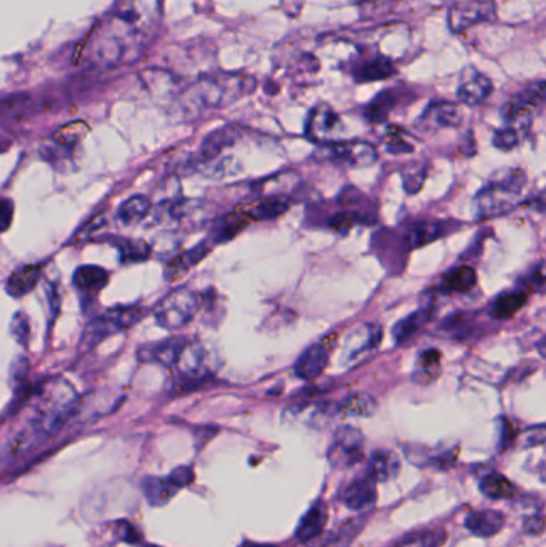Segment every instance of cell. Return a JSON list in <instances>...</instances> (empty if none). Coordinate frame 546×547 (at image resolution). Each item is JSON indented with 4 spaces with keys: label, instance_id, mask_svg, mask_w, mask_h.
Masks as SVG:
<instances>
[{
    "label": "cell",
    "instance_id": "obj_47",
    "mask_svg": "<svg viewBox=\"0 0 546 547\" xmlns=\"http://www.w3.org/2000/svg\"><path fill=\"white\" fill-rule=\"evenodd\" d=\"M170 479L175 482L178 488L188 487L191 482H193L194 474L193 471L189 468H178L170 474Z\"/></svg>",
    "mask_w": 546,
    "mask_h": 547
},
{
    "label": "cell",
    "instance_id": "obj_27",
    "mask_svg": "<svg viewBox=\"0 0 546 547\" xmlns=\"http://www.w3.org/2000/svg\"><path fill=\"white\" fill-rule=\"evenodd\" d=\"M39 280H41V268L39 266H23L9 277L7 293L12 298H23V296L33 292L36 285L39 284Z\"/></svg>",
    "mask_w": 546,
    "mask_h": 547
},
{
    "label": "cell",
    "instance_id": "obj_13",
    "mask_svg": "<svg viewBox=\"0 0 546 547\" xmlns=\"http://www.w3.org/2000/svg\"><path fill=\"white\" fill-rule=\"evenodd\" d=\"M494 92V85L489 77L484 76L474 68H466L458 82V100L468 106H478L484 103Z\"/></svg>",
    "mask_w": 546,
    "mask_h": 547
},
{
    "label": "cell",
    "instance_id": "obj_33",
    "mask_svg": "<svg viewBox=\"0 0 546 547\" xmlns=\"http://www.w3.org/2000/svg\"><path fill=\"white\" fill-rule=\"evenodd\" d=\"M527 303V295L524 292H506L495 298L490 306V316L497 320H505L513 317L521 311Z\"/></svg>",
    "mask_w": 546,
    "mask_h": 547
},
{
    "label": "cell",
    "instance_id": "obj_23",
    "mask_svg": "<svg viewBox=\"0 0 546 547\" xmlns=\"http://www.w3.org/2000/svg\"><path fill=\"white\" fill-rule=\"evenodd\" d=\"M327 520H329V512H327L324 503L314 504L313 508L306 512V516L303 517L302 522L298 525V541L310 543V541L316 540L324 532Z\"/></svg>",
    "mask_w": 546,
    "mask_h": 547
},
{
    "label": "cell",
    "instance_id": "obj_30",
    "mask_svg": "<svg viewBox=\"0 0 546 547\" xmlns=\"http://www.w3.org/2000/svg\"><path fill=\"white\" fill-rule=\"evenodd\" d=\"M431 316H433V309L423 308L418 309L414 314H410L406 319H402L401 322H398V325H396L393 330V336L396 343L404 344L407 343V341L412 340V338L428 324V320L431 319Z\"/></svg>",
    "mask_w": 546,
    "mask_h": 547
},
{
    "label": "cell",
    "instance_id": "obj_29",
    "mask_svg": "<svg viewBox=\"0 0 546 547\" xmlns=\"http://www.w3.org/2000/svg\"><path fill=\"white\" fill-rule=\"evenodd\" d=\"M151 200L146 196H133L124 200L117 208V218L124 226H135L145 220L151 212Z\"/></svg>",
    "mask_w": 546,
    "mask_h": 547
},
{
    "label": "cell",
    "instance_id": "obj_48",
    "mask_svg": "<svg viewBox=\"0 0 546 547\" xmlns=\"http://www.w3.org/2000/svg\"><path fill=\"white\" fill-rule=\"evenodd\" d=\"M543 528H545V522H543L542 516H532L524 520V532L529 535H542Z\"/></svg>",
    "mask_w": 546,
    "mask_h": 547
},
{
    "label": "cell",
    "instance_id": "obj_2",
    "mask_svg": "<svg viewBox=\"0 0 546 547\" xmlns=\"http://www.w3.org/2000/svg\"><path fill=\"white\" fill-rule=\"evenodd\" d=\"M34 410L28 428L18 432L9 444L13 458L25 455L37 442L55 436L79 408V394L61 376L42 381L34 391Z\"/></svg>",
    "mask_w": 546,
    "mask_h": 547
},
{
    "label": "cell",
    "instance_id": "obj_11",
    "mask_svg": "<svg viewBox=\"0 0 546 547\" xmlns=\"http://www.w3.org/2000/svg\"><path fill=\"white\" fill-rule=\"evenodd\" d=\"M342 130V119L327 104H319L311 111L306 122V136L318 144L332 143L335 135Z\"/></svg>",
    "mask_w": 546,
    "mask_h": 547
},
{
    "label": "cell",
    "instance_id": "obj_10",
    "mask_svg": "<svg viewBox=\"0 0 546 547\" xmlns=\"http://www.w3.org/2000/svg\"><path fill=\"white\" fill-rule=\"evenodd\" d=\"M335 336H326L324 340L313 344L303 352L295 362L294 372L300 380H316L329 365L330 352L334 349Z\"/></svg>",
    "mask_w": 546,
    "mask_h": 547
},
{
    "label": "cell",
    "instance_id": "obj_49",
    "mask_svg": "<svg viewBox=\"0 0 546 547\" xmlns=\"http://www.w3.org/2000/svg\"><path fill=\"white\" fill-rule=\"evenodd\" d=\"M241 547H276V546H269V544L250 543V541H247V543L242 544Z\"/></svg>",
    "mask_w": 546,
    "mask_h": 547
},
{
    "label": "cell",
    "instance_id": "obj_21",
    "mask_svg": "<svg viewBox=\"0 0 546 547\" xmlns=\"http://www.w3.org/2000/svg\"><path fill=\"white\" fill-rule=\"evenodd\" d=\"M207 253H209V248H207V245L201 244L194 247L193 250H189V252L175 256L169 263L165 264V280L177 282L181 277H185L189 269H193L196 264L204 260Z\"/></svg>",
    "mask_w": 546,
    "mask_h": 547
},
{
    "label": "cell",
    "instance_id": "obj_45",
    "mask_svg": "<svg viewBox=\"0 0 546 547\" xmlns=\"http://www.w3.org/2000/svg\"><path fill=\"white\" fill-rule=\"evenodd\" d=\"M361 216L358 213L354 212H342L337 213V215L330 220V228L334 229L338 234H345V232L350 231L353 228L354 224L361 223Z\"/></svg>",
    "mask_w": 546,
    "mask_h": 547
},
{
    "label": "cell",
    "instance_id": "obj_28",
    "mask_svg": "<svg viewBox=\"0 0 546 547\" xmlns=\"http://www.w3.org/2000/svg\"><path fill=\"white\" fill-rule=\"evenodd\" d=\"M290 202L286 197L269 196L258 200L257 204L245 208L250 221H268L284 215L289 210Z\"/></svg>",
    "mask_w": 546,
    "mask_h": 547
},
{
    "label": "cell",
    "instance_id": "obj_37",
    "mask_svg": "<svg viewBox=\"0 0 546 547\" xmlns=\"http://www.w3.org/2000/svg\"><path fill=\"white\" fill-rule=\"evenodd\" d=\"M119 252H121V260L124 263H140L145 261L151 255V247L145 242L138 240L121 239L116 242Z\"/></svg>",
    "mask_w": 546,
    "mask_h": 547
},
{
    "label": "cell",
    "instance_id": "obj_50",
    "mask_svg": "<svg viewBox=\"0 0 546 547\" xmlns=\"http://www.w3.org/2000/svg\"><path fill=\"white\" fill-rule=\"evenodd\" d=\"M145 547H157V546H145Z\"/></svg>",
    "mask_w": 546,
    "mask_h": 547
},
{
    "label": "cell",
    "instance_id": "obj_34",
    "mask_svg": "<svg viewBox=\"0 0 546 547\" xmlns=\"http://www.w3.org/2000/svg\"><path fill=\"white\" fill-rule=\"evenodd\" d=\"M249 223L250 218L247 212H245V208H236L234 212L226 215L221 220V223L218 224L217 232H215V240H217L218 244H223L226 240L236 237Z\"/></svg>",
    "mask_w": 546,
    "mask_h": 547
},
{
    "label": "cell",
    "instance_id": "obj_36",
    "mask_svg": "<svg viewBox=\"0 0 546 547\" xmlns=\"http://www.w3.org/2000/svg\"><path fill=\"white\" fill-rule=\"evenodd\" d=\"M481 492L490 500H506L514 495V485L498 472H492L481 482Z\"/></svg>",
    "mask_w": 546,
    "mask_h": 547
},
{
    "label": "cell",
    "instance_id": "obj_19",
    "mask_svg": "<svg viewBox=\"0 0 546 547\" xmlns=\"http://www.w3.org/2000/svg\"><path fill=\"white\" fill-rule=\"evenodd\" d=\"M399 469H401V463H399L398 456L388 450H377L370 456L367 477L374 480L375 484L377 482L385 484V482H390L398 477Z\"/></svg>",
    "mask_w": 546,
    "mask_h": 547
},
{
    "label": "cell",
    "instance_id": "obj_26",
    "mask_svg": "<svg viewBox=\"0 0 546 547\" xmlns=\"http://www.w3.org/2000/svg\"><path fill=\"white\" fill-rule=\"evenodd\" d=\"M87 133H89V125L82 122V120L63 125L50 138L52 148L60 149L63 152H71L84 141Z\"/></svg>",
    "mask_w": 546,
    "mask_h": 547
},
{
    "label": "cell",
    "instance_id": "obj_14",
    "mask_svg": "<svg viewBox=\"0 0 546 547\" xmlns=\"http://www.w3.org/2000/svg\"><path fill=\"white\" fill-rule=\"evenodd\" d=\"M210 354L201 343H186L178 357L177 367L186 380L196 381L210 375Z\"/></svg>",
    "mask_w": 546,
    "mask_h": 547
},
{
    "label": "cell",
    "instance_id": "obj_41",
    "mask_svg": "<svg viewBox=\"0 0 546 547\" xmlns=\"http://www.w3.org/2000/svg\"><path fill=\"white\" fill-rule=\"evenodd\" d=\"M428 168L426 165H409L402 170V183L409 194H417L425 183Z\"/></svg>",
    "mask_w": 546,
    "mask_h": 547
},
{
    "label": "cell",
    "instance_id": "obj_6",
    "mask_svg": "<svg viewBox=\"0 0 546 547\" xmlns=\"http://www.w3.org/2000/svg\"><path fill=\"white\" fill-rule=\"evenodd\" d=\"M197 309H199V296L193 290L181 287L165 295L157 303L154 308V319L164 330H178L194 319Z\"/></svg>",
    "mask_w": 546,
    "mask_h": 547
},
{
    "label": "cell",
    "instance_id": "obj_32",
    "mask_svg": "<svg viewBox=\"0 0 546 547\" xmlns=\"http://www.w3.org/2000/svg\"><path fill=\"white\" fill-rule=\"evenodd\" d=\"M446 232V226L439 221H425V223L415 224L407 234V247L422 248L430 245L431 242L441 239Z\"/></svg>",
    "mask_w": 546,
    "mask_h": 547
},
{
    "label": "cell",
    "instance_id": "obj_20",
    "mask_svg": "<svg viewBox=\"0 0 546 547\" xmlns=\"http://www.w3.org/2000/svg\"><path fill=\"white\" fill-rule=\"evenodd\" d=\"M73 282L79 292L97 295L108 285L109 272L95 264H85L74 271Z\"/></svg>",
    "mask_w": 546,
    "mask_h": 547
},
{
    "label": "cell",
    "instance_id": "obj_15",
    "mask_svg": "<svg viewBox=\"0 0 546 547\" xmlns=\"http://www.w3.org/2000/svg\"><path fill=\"white\" fill-rule=\"evenodd\" d=\"M462 111L457 104L449 101L431 103L418 120L423 130H441V128H455L462 124Z\"/></svg>",
    "mask_w": 546,
    "mask_h": 547
},
{
    "label": "cell",
    "instance_id": "obj_43",
    "mask_svg": "<svg viewBox=\"0 0 546 547\" xmlns=\"http://www.w3.org/2000/svg\"><path fill=\"white\" fill-rule=\"evenodd\" d=\"M29 362L25 357H17L10 368V378L15 383L17 391L28 388Z\"/></svg>",
    "mask_w": 546,
    "mask_h": 547
},
{
    "label": "cell",
    "instance_id": "obj_9",
    "mask_svg": "<svg viewBox=\"0 0 546 547\" xmlns=\"http://www.w3.org/2000/svg\"><path fill=\"white\" fill-rule=\"evenodd\" d=\"M497 5L492 0H462L449 10V28L454 34H462L476 24L487 23L495 18Z\"/></svg>",
    "mask_w": 546,
    "mask_h": 547
},
{
    "label": "cell",
    "instance_id": "obj_40",
    "mask_svg": "<svg viewBox=\"0 0 546 547\" xmlns=\"http://www.w3.org/2000/svg\"><path fill=\"white\" fill-rule=\"evenodd\" d=\"M385 149L391 154H406V152L414 151V146L407 140V133L401 128H388L385 138H383Z\"/></svg>",
    "mask_w": 546,
    "mask_h": 547
},
{
    "label": "cell",
    "instance_id": "obj_4",
    "mask_svg": "<svg viewBox=\"0 0 546 547\" xmlns=\"http://www.w3.org/2000/svg\"><path fill=\"white\" fill-rule=\"evenodd\" d=\"M526 173L519 168L500 170L474 197L476 220H490L511 212L521 200L526 186Z\"/></svg>",
    "mask_w": 546,
    "mask_h": 547
},
{
    "label": "cell",
    "instance_id": "obj_1",
    "mask_svg": "<svg viewBox=\"0 0 546 547\" xmlns=\"http://www.w3.org/2000/svg\"><path fill=\"white\" fill-rule=\"evenodd\" d=\"M162 18V0H117L85 42L84 60L111 69L140 60Z\"/></svg>",
    "mask_w": 546,
    "mask_h": 547
},
{
    "label": "cell",
    "instance_id": "obj_16",
    "mask_svg": "<svg viewBox=\"0 0 546 547\" xmlns=\"http://www.w3.org/2000/svg\"><path fill=\"white\" fill-rule=\"evenodd\" d=\"M342 503L351 511H367L377 501V488L374 480L358 479L351 482L342 492Z\"/></svg>",
    "mask_w": 546,
    "mask_h": 547
},
{
    "label": "cell",
    "instance_id": "obj_31",
    "mask_svg": "<svg viewBox=\"0 0 546 547\" xmlns=\"http://www.w3.org/2000/svg\"><path fill=\"white\" fill-rule=\"evenodd\" d=\"M478 282L476 271L470 266H458L447 272L441 282V290L446 293L470 292Z\"/></svg>",
    "mask_w": 546,
    "mask_h": 547
},
{
    "label": "cell",
    "instance_id": "obj_22",
    "mask_svg": "<svg viewBox=\"0 0 546 547\" xmlns=\"http://www.w3.org/2000/svg\"><path fill=\"white\" fill-rule=\"evenodd\" d=\"M442 372V356L438 349H426L415 362L414 378L415 383L420 386H428L438 380Z\"/></svg>",
    "mask_w": 546,
    "mask_h": 547
},
{
    "label": "cell",
    "instance_id": "obj_46",
    "mask_svg": "<svg viewBox=\"0 0 546 547\" xmlns=\"http://www.w3.org/2000/svg\"><path fill=\"white\" fill-rule=\"evenodd\" d=\"M15 205L12 200L0 197V232H5L12 226Z\"/></svg>",
    "mask_w": 546,
    "mask_h": 547
},
{
    "label": "cell",
    "instance_id": "obj_8",
    "mask_svg": "<svg viewBox=\"0 0 546 547\" xmlns=\"http://www.w3.org/2000/svg\"><path fill=\"white\" fill-rule=\"evenodd\" d=\"M364 458V436L359 429L345 426L335 432L327 450V460L334 469H350Z\"/></svg>",
    "mask_w": 546,
    "mask_h": 547
},
{
    "label": "cell",
    "instance_id": "obj_17",
    "mask_svg": "<svg viewBox=\"0 0 546 547\" xmlns=\"http://www.w3.org/2000/svg\"><path fill=\"white\" fill-rule=\"evenodd\" d=\"M186 343L188 341L183 338H170L162 343L140 348L138 356L143 362H154V364L164 365V367H173V365H177L178 357H180Z\"/></svg>",
    "mask_w": 546,
    "mask_h": 547
},
{
    "label": "cell",
    "instance_id": "obj_7",
    "mask_svg": "<svg viewBox=\"0 0 546 547\" xmlns=\"http://www.w3.org/2000/svg\"><path fill=\"white\" fill-rule=\"evenodd\" d=\"M316 157L332 164L364 168L374 165L378 154L377 149L366 141H332V143L321 144Z\"/></svg>",
    "mask_w": 546,
    "mask_h": 547
},
{
    "label": "cell",
    "instance_id": "obj_39",
    "mask_svg": "<svg viewBox=\"0 0 546 547\" xmlns=\"http://www.w3.org/2000/svg\"><path fill=\"white\" fill-rule=\"evenodd\" d=\"M444 541H446V533L438 532V530H425V532L407 536L394 547H439Z\"/></svg>",
    "mask_w": 546,
    "mask_h": 547
},
{
    "label": "cell",
    "instance_id": "obj_12",
    "mask_svg": "<svg viewBox=\"0 0 546 547\" xmlns=\"http://www.w3.org/2000/svg\"><path fill=\"white\" fill-rule=\"evenodd\" d=\"M382 335V327L374 324H362L351 330L345 341L346 362L353 364L362 356H366L367 352L374 351L382 341Z\"/></svg>",
    "mask_w": 546,
    "mask_h": 547
},
{
    "label": "cell",
    "instance_id": "obj_35",
    "mask_svg": "<svg viewBox=\"0 0 546 547\" xmlns=\"http://www.w3.org/2000/svg\"><path fill=\"white\" fill-rule=\"evenodd\" d=\"M394 66L385 56H378L362 64L356 71V79L359 82H374V80L388 79L393 76Z\"/></svg>",
    "mask_w": 546,
    "mask_h": 547
},
{
    "label": "cell",
    "instance_id": "obj_38",
    "mask_svg": "<svg viewBox=\"0 0 546 547\" xmlns=\"http://www.w3.org/2000/svg\"><path fill=\"white\" fill-rule=\"evenodd\" d=\"M526 136L527 133L522 132L519 128L505 124L495 132L494 146L500 151H513L514 148H518Z\"/></svg>",
    "mask_w": 546,
    "mask_h": 547
},
{
    "label": "cell",
    "instance_id": "obj_3",
    "mask_svg": "<svg viewBox=\"0 0 546 547\" xmlns=\"http://www.w3.org/2000/svg\"><path fill=\"white\" fill-rule=\"evenodd\" d=\"M255 80L242 74H210L196 80L180 96V112L183 116L194 117L209 109L226 108L252 92Z\"/></svg>",
    "mask_w": 546,
    "mask_h": 547
},
{
    "label": "cell",
    "instance_id": "obj_25",
    "mask_svg": "<svg viewBox=\"0 0 546 547\" xmlns=\"http://www.w3.org/2000/svg\"><path fill=\"white\" fill-rule=\"evenodd\" d=\"M146 500L151 506H164L173 496L177 495L180 488L169 477H148L141 485Z\"/></svg>",
    "mask_w": 546,
    "mask_h": 547
},
{
    "label": "cell",
    "instance_id": "obj_5",
    "mask_svg": "<svg viewBox=\"0 0 546 547\" xmlns=\"http://www.w3.org/2000/svg\"><path fill=\"white\" fill-rule=\"evenodd\" d=\"M141 317H145V311L135 306L127 308H113L106 311L105 314L90 320L84 333H82L81 349L90 351L101 341L108 340L109 336L124 332L127 328L140 322Z\"/></svg>",
    "mask_w": 546,
    "mask_h": 547
},
{
    "label": "cell",
    "instance_id": "obj_18",
    "mask_svg": "<svg viewBox=\"0 0 546 547\" xmlns=\"http://www.w3.org/2000/svg\"><path fill=\"white\" fill-rule=\"evenodd\" d=\"M505 527V516L495 509H484V511H473L466 516L465 528L473 535L481 538H492L502 532Z\"/></svg>",
    "mask_w": 546,
    "mask_h": 547
},
{
    "label": "cell",
    "instance_id": "obj_42",
    "mask_svg": "<svg viewBox=\"0 0 546 547\" xmlns=\"http://www.w3.org/2000/svg\"><path fill=\"white\" fill-rule=\"evenodd\" d=\"M393 101V93H382L374 103L370 104L369 111H367L369 119L372 122H383L388 117V112H390L391 106H393Z\"/></svg>",
    "mask_w": 546,
    "mask_h": 547
},
{
    "label": "cell",
    "instance_id": "obj_24",
    "mask_svg": "<svg viewBox=\"0 0 546 547\" xmlns=\"http://www.w3.org/2000/svg\"><path fill=\"white\" fill-rule=\"evenodd\" d=\"M377 408V400L369 394H351L335 407V413L342 418H369Z\"/></svg>",
    "mask_w": 546,
    "mask_h": 547
},
{
    "label": "cell",
    "instance_id": "obj_44",
    "mask_svg": "<svg viewBox=\"0 0 546 547\" xmlns=\"http://www.w3.org/2000/svg\"><path fill=\"white\" fill-rule=\"evenodd\" d=\"M10 332H12V336L17 340L18 344H21V346H28L31 327H29L28 317H26L23 312H17V314L13 316Z\"/></svg>",
    "mask_w": 546,
    "mask_h": 547
}]
</instances>
